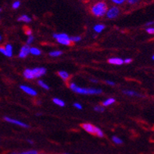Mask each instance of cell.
Returning a JSON list of instances; mask_svg holds the SVG:
<instances>
[{"mask_svg": "<svg viewBox=\"0 0 154 154\" xmlns=\"http://www.w3.org/2000/svg\"><path fill=\"white\" fill-rule=\"evenodd\" d=\"M108 10V6L105 1H97L94 2L90 7V13L96 17H102L106 15Z\"/></svg>", "mask_w": 154, "mask_h": 154, "instance_id": "cell-1", "label": "cell"}, {"mask_svg": "<svg viewBox=\"0 0 154 154\" xmlns=\"http://www.w3.org/2000/svg\"><path fill=\"white\" fill-rule=\"evenodd\" d=\"M69 87L73 92L78 94H83V95H99V94H101L103 92L102 89H100V88H82V87L77 85L74 82L70 83Z\"/></svg>", "mask_w": 154, "mask_h": 154, "instance_id": "cell-2", "label": "cell"}, {"mask_svg": "<svg viewBox=\"0 0 154 154\" xmlns=\"http://www.w3.org/2000/svg\"><path fill=\"white\" fill-rule=\"evenodd\" d=\"M45 73H46V69L44 67H35L34 69H26L23 71V74L26 79L31 80L43 76Z\"/></svg>", "mask_w": 154, "mask_h": 154, "instance_id": "cell-3", "label": "cell"}, {"mask_svg": "<svg viewBox=\"0 0 154 154\" xmlns=\"http://www.w3.org/2000/svg\"><path fill=\"white\" fill-rule=\"evenodd\" d=\"M81 126H82V128L84 129L85 131H87L89 134H91V135H96V136L100 137V138H103L104 136L103 131H102L101 129L99 128L94 126L92 124L84 123L82 124Z\"/></svg>", "mask_w": 154, "mask_h": 154, "instance_id": "cell-4", "label": "cell"}, {"mask_svg": "<svg viewBox=\"0 0 154 154\" xmlns=\"http://www.w3.org/2000/svg\"><path fill=\"white\" fill-rule=\"evenodd\" d=\"M120 13H121L120 8L117 6L113 5V6L108 8L107 11H106V17L108 19H115V18H117V17L119 16Z\"/></svg>", "mask_w": 154, "mask_h": 154, "instance_id": "cell-5", "label": "cell"}, {"mask_svg": "<svg viewBox=\"0 0 154 154\" xmlns=\"http://www.w3.org/2000/svg\"><path fill=\"white\" fill-rule=\"evenodd\" d=\"M4 120L9 123H11V124H14V125H18V126H20V127H23V128H28L29 126L27 125V124L23 123L22 121H20L18 120H16V119H13V118H10V117H4Z\"/></svg>", "mask_w": 154, "mask_h": 154, "instance_id": "cell-6", "label": "cell"}, {"mask_svg": "<svg viewBox=\"0 0 154 154\" xmlns=\"http://www.w3.org/2000/svg\"><path fill=\"white\" fill-rule=\"evenodd\" d=\"M30 53V47L28 46V45H23L22 48L20 50L19 53V57L20 58H25L27 55Z\"/></svg>", "mask_w": 154, "mask_h": 154, "instance_id": "cell-7", "label": "cell"}, {"mask_svg": "<svg viewBox=\"0 0 154 154\" xmlns=\"http://www.w3.org/2000/svg\"><path fill=\"white\" fill-rule=\"evenodd\" d=\"M20 88H21V89L23 90V92H25V93L28 94V95H30V96H37V92H36L35 89H33L32 88L29 87V86L20 85Z\"/></svg>", "mask_w": 154, "mask_h": 154, "instance_id": "cell-8", "label": "cell"}, {"mask_svg": "<svg viewBox=\"0 0 154 154\" xmlns=\"http://www.w3.org/2000/svg\"><path fill=\"white\" fill-rule=\"evenodd\" d=\"M108 63L113 65H122L124 63V60L122 59L115 57V58H110L108 60Z\"/></svg>", "mask_w": 154, "mask_h": 154, "instance_id": "cell-9", "label": "cell"}, {"mask_svg": "<svg viewBox=\"0 0 154 154\" xmlns=\"http://www.w3.org/2000/svg\"><path fill=\"white\" fill-rule=\"evenodd\" d=\"M60 78H61L63 81H67L70 78V74L66 72V71H64V70H60V71H59L57 73Z\"/></svg>", "mask_w": 154, "mask_h": 154, "instance_id": "cell-10", "label": "cell"}, {"mask_svg": "<svg viewBox=\"0 0 154 154\" xmlns=\"http://www.w3.org/2000/svg\"><path fill=\"white\" fill-rule=\"evenodd\" d=\"M123 93L128 96H138V97H141L142 96L140 94L135 92V91H132V90H123Z\"/></svg>", "mask_w": 154, "mask_h": 154, "instance_id": "cell-11", "label": "cell"}, {"mask_svg": "<svg viewBox=\"0 0 154 154\" xmlns=\"http://www.w3.org/2000/svg\"><path fill=\"white\" fill-rule=\"evenodd\" d=\"M17 20L18 21L25 22V23H29V22L31 21V18L27 15H26V14H23V15H21L17 18Z\"/></svg>", "mask_w": 154, "mask_h": 154, "instance_id": "cell-12", "label": "cell"}, {"mask_svg": "<svg viewBox=\"0 0 154 154\" xmlns=\"http://www.w3.org/2000/svg\"><path fill=\"white\" fill-rule=\"evenodd\" d=\"M105 27H105V25H104V24L98 23V24H96V25L94 26L93 29H94V31H96V33H100V32H102V31L105 29Z\"/></svg>", "mask_w": 154, "mask_h": 154, "instance_id": "cell-13", "label": "cell"}, {"mask_svg": "<svg viewBox=\"0 0 154 154\" xmlns=\"http://www.w3.org/2000/svg\"><path fill=\"white\" fill-rule=\"evenodd\" d=\"M53 38H55L56 40H58V39H62V38H70L68 35L65 33H60V34H54L53 35Z\"/></svg>", "mask_w": 154, "mask_h": 154, "instance_id": "cell-14", "label": "cell"}, {"mask_svg": "<svg viewBox=\"0 0 154 154\" xmlns=\"http://www.w3.org/2000/svg\"><path fill=\"white\" fill-rule=\"evenodd\" d=\"M115 103V99L113 98H109L107 100H106L103 103V106H110L112 104H113Z\"/></svg>", "mask_w": 154, "mask_h": 154, "instance_id": "cell-15", "label": "cell"}, {"mask_svg": "<svg viewBox=\"0 0 154 154\" xmlns=\"http://www.w3.org/2000/svg\"><path fill=\"white\" fill-rule=\"evenodd\" d=\"M5 49H6V53H7V57H11L13 56V47L10 44H7L5 47Z\"/></svg>", "mask_w": 154, "mask_h": 154, "instance_id": "cell-16", "label": "cell"}, {"mask_svg": "<svg viewBox=\"0 0 154 154\" xmlns=\"http://www.w3.org/2000/svg\"><path fill=\"white\" fill-rule=\"evenodd\" d=\"M30 53L32 55H35V56H39V55H41V50L37 48H35V47H31L30 48Z\"/></svg>", "mask_w": 154, "mask_h": 154, "instance_id": "cell-17", "label": "cell"}, {"mask_svg": "<svg viewBox=\"0 0 154 154\" xmlns=\"http://www.w3.org/2000/svg\"><path fill=\"white\" fill-rule=\"evenodd\" d=\"M53 102L56 105H58L59 106H61V107L65 106L64 102L61 100L60 99H58V98H54V99H53Z\"/></svg>", "mask_w": 154, "mask_h": 154, "instance_id": "cell-18", "label": "cell"}, {"mask_svg": "<svg viewBox=\"0 0 154 154\" xmlns=\"http://www.w3.org/2000/svg\"><path fill=\"white\" fill-rule=\"evenodd\" d=\"M110 2L115 5V6H121V5H124L125 2H127V0H110Z\"/></svg>", "mask_w": 154, "mask_h": 154, "instance_id": "cell-19", "label": "cell"}, {"mask_svg": "<svg viewBox=\"0 0 154 154\" xmlns=\"http://www.w3.org/2000/svg\"><path fill=\"white\" fill-rule=\"evenodd\" d=\"M62 51H59V50H56V51H53V52H50L49 53V56L52 57H60V55H62Z\"/></svg>", "mask_w": 154, "mask_h": 154, "instance_id": "cell-20", "label": "cell"}, {"mask_svg": "<svg viewBox=\"0 0 154 154\" xmlns=\"http://www.w3.org/2000/svg\"><path fill=\"white\" fill-rule=\"evenodd\" d=\"M112 141H113V143H115L117 145H121L123 143V141L121 140L120 138H118L117 136H113L112 137Z\"/></svg>", "mask_w": 154, "mask_h": 154, "instance_id": "cell-21", "label": "cell"}, {"mask_svg": "<svg viewBox=\"0 0 154 154\" xmlns=\"http://www.w3.org/2000/svg\"><path fill=\"white\" fill-rule=\"evenodd\" d=\"M143 0H127V3L128 4L129 6H135L139 4V2H141Z\"/></svg>", "mask_w": 154, "mask_h": 154, "instance_id": "cell-22", "label": "cell"}, {"mask_svg": "<svg viewBox=\"0 0 154 154\" xmlns=\"http://www.w3.org/2000/svg\"><path fill=\"white\" fill-rule=\"evenodd\" d=\"M38 84L40 86H41L42 88H44V89H46V90H49V85H47V84H45V82H43V81L39 80L38 82Z\"/></svg>", "mask_w": 154, "mask_h": 154, "instance_id": "cell-23", "label": "cell"}, {"mask_svg": "<svg viewBox=\"0 0 154 154\" xmlns=\"http://www.w3.org/2000/svg\"><path fill=\"white\" fill-rule=\"evenodd\" d=\"M38 152L37 150H35V149H31V150L27 151H23L22 152H18V154H38Z\"/></svg>", "mask_w": 154, "mask_h": 154, "instance_id": "cell-24", "label": "cell"}, {"mask_svg": "<svg viewBox=\"0 0 154 154\" xmlns=\"http://www.w3.org/2000/svg\"><path fill=\"white\" fill-rule=\"evenodd\" d=\"M20 6V2L19 0H17V1L14 2L13 4H12V7H13V9H14V10L18 9Z\"/></svg>", "mask_w": 154, "mask_h": 154, "instance_id": "cell-25", "label": "cell"}, {"mask_svg": "<svg viewBox=\"0 0 154 154\" xmlns=\"http://www.w3.org/2000/svg\"><path fill=\"white\" fill-rule=\"evenodd\" d=\"M70 40L72 42H80L82 40V38L80 36H73V37L70 38Z\"/></svg>", "mask_w": 154, "mask_h": 154, "instance_id": "cell-26", "label": "cell"}, {"mask_svg": "<svg viewBox=\"0 0 154 154\" xmlns=\"http://www.w3.org/2000/svg\"><path fill=\"white\" fill-rule=\"evenodd\" d=\"M94 109L97 112H103L104 111V108L103 106H96L95 107H94Z\"/></svg>", "mask_w": 154, "mask_h": 154, "instance_id": "cell-27", "label": "cell"}, {"mask_svg": "<svg viewBox=\"0 0 154 154\" xmlns=\"http://www.w3.org/2000/svg\"><path fill=\"white\" fill-rule=\"evenodd\" d=\"M146 32L149 35H154V27H149L146 29Z\"/></svg>", "mask_w": 154, "mask_h": 154, "instance_id": "cell-28", "label": "cell"}, {"mask_svg": "<svg viewBox=\"0 0 154 154\" xmlns=\"http://www.w3.org/2000/svg\"><path fill=\"white\" fill-rule=\"evenodd\" d=\"M34 41V37L32 36V35H29V37H28V38H27V45H30V44H31V43L33 42Z\"/></svg>", "mask_w": 154, "mask_h": 154, "instance_id": "cell-29", "label": "cell"}, {"mask_svg": "<svg viewBox=\"0 0 154 154\" xmlns=\"http://www.w3.org/2000/svg\"><path fill=\"white\" fill-rule=\"evenodd\" d=\"M0 53H2L3 55H5L6 57H7V53H6V49H5V47L0 46Z\"/></svg>", "mask_w": 154, "mask_h": 154, "instance_id": "cell-30", "label": "cell"}, {"mask_svg": "<svg viewBox=\"0 0 154 154\" xmlns=\"http://www.w3.org/2000/svg\"><path fill=\"white\" fill-rule=\"evenodd\" d=\"M74 106L75 108H77V109H82V106L81 105L80 103H74Z\"/></svg>", "mask_w": 154, "mask_h": 154, "instance_id": "cell-31", "label": "cell"}, {"mask_svg": "<svg viewBox=\"0 0 154 154\" xmlns=\"http://www.w3.org/2000/svg\"><path fill=\"white\" fill-rule=\"evenodd\" d=\"M25 33H26V35H31V30L29 29L28 27H25Z\"/></svg>", "mask_w": 154, "mask_h": 154, "instance_id": "cell-32", "label": "cell"}, {"mask_svg": "<svg viewBox=\"0 0 154 154\" xmlns=\"http://www.w3.org/2000/svg\"><path fill=\"white\" fill-rule=\"evenodd\" d=\"M106 83L109 85H111V86H114L115 85V83L113 82H111V81H109V80H106Z\"/></svg>", "mask_w": 154, "mask_h": 154, "instance_id": "cell-33", "label": "cell"}, {"mask_svg": "<svg viewBox=\"0 0 154 154\" xmlns=\"http://www.w3.org/2000/svg\"><path fill=\"white\" fill-rule=\"evenodd\" d=\"M131 62H132V60L130 58L125 59V60H124V63H131Z\"/></svg>", "mask_w": 154, "mask_h": 154, "instance_id": "cell-34", "label": "cell"}, {"mask_svg": "<svg viewBox=\"0 0 154 154\" xmlns=\"http://www.w3.org/2000/svg\"><path fill=\"white\" fill-rule=\"evenodd\" d=\"M152 24H154V21H149L148 22V23H146V27H149V26L152 25Z\"/></svg>", "mask_w": 154, "mask_h": 154, "instance_id": "cell-35", "label": "cell"}, {"mask_svg": "<svg viewBox=\"0 0 154 154\" xmlns=\"http://www.w3.org/2000/svg\"><path fill=\"white\" fill-rule=\"evenodd\" d=\"M27 143L32 145V144H34V141L31 140V139H28V140H27Z\"/></svg>", "mask_w": 154, "mask_h": 154, "instance_id": "cell-36", "label": "cell"}, {"mask_svg": "<svg viewBox=\"0 0 154 154\" xmlns=\"http://www.w3.org/2000/svg\"><path fill=\"white\" fill-rule=\"evenodd\" d=\"M90 81H91L92 82H94V83H97V82H98V81L96 80V79H91Z\"/></svg>", "mask_w": 154, "mask_h": 154, "instance_id": "cell-37", "label": "cell"}, {"mask_svg": "<svg viewBox=\"0 0 154 154\" xmlns=\"http://www.w3.org/2000/svg\"><path fill=\"white\" fill-rule=\"evenodd\" d=\"M38 154H51V153H47V152H38Z\"/></svg>", "mask_w": 154, "mask_h": 154, "instance_id": "cell-38", "label": "cell"}, {"mask_svg": "<svg viewBox=\"0 0 154 154\" xmlns=\"http://www.w3.org/2000/svg\"><path fill=\"white\" fill-rule=\"evenodd\" d=\"M10 154H18V152H12V153H10Z\"/></svg>", "mask_w": 154, "mask_h": 154, "instance_id": "cell-39", "label": "cell"}, {"mask_svg": "<svg viewBox=\"0 0 154 154\" xmlns=\"http://www.w3.org/2000/svg\"><path fill=\"white\" fill-rule=\"evenodd\" d=\"M60 154H69V153H66V152H63V153H60Z\"/></svg>", "mask_w": 154, "mask_h": 154, "instance_id": "cell-40", "label": "cell"}, {"mask_svg": "<svg viewBox=\"0 0 154 154\" xmlns=\"http://www.w3.org/2000/svg\"><path fill=\"white\" fill-rule=\"evenodd\" d=\"M152 60H154V55H153V56H152Z\"/></svg>", "mask_w": 154, "mask_h": 154, "instance_id": "cell-41", "label": "cell"}, {"mask_svg": "<svg viewBox=\"0 0 154 154\" xmlns=\"http://www.w3.org/2000/svg\"><path fill=\"white\" fill-rule=\"evenodd\" d=\"M1 40H2V37L0 36V41H1Z\"/></svg>", "mask_w": 154, "mask_h": 154, "instance_id": "cell-42", "label": "cell"}, {"mask_svg": "<svg viewBox=\"0 0 154 154\" xmlns=\"http://www.w3.org/2000/svg\"><path fill=\"white\" fill-rule=\"evenodd\" d=\"M102 1H106V0H102Z\"/></svg>", "mask_w": 154, "mask_h": 154, "instance_id": "cell-43", "label": "cell"}, {"mask_svg": "<svg viewBox=\"0 0 154 154\" xmlns=\"http://www.w3.org/2000/svg\"><path fill=\"white\" fill-rule=\"evenodd\" d=\"M0 12H1V9H0Z\"/></svg>", "mask_w": 154, "mask_h": 154, "instance_id": "cell-44", "label": "cell"}]
</instances>
